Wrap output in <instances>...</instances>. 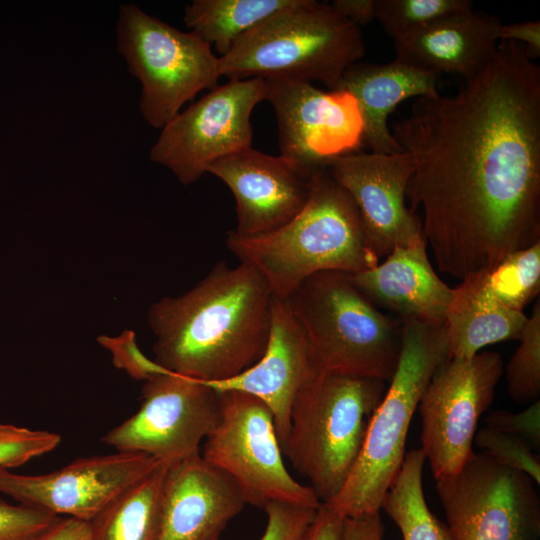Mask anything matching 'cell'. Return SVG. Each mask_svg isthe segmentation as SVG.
Instances as JSON below:
<instances>
[{"label":"cell","instance_id":"obj_16","mask_svg":"<svg viewBox=\"0 0 540 540\" xmlns=\"http://www.w3.org/2000/svg\"><path fill=\"white\" fill-rule=\"evenodd\" d=\"M326 169L355 203L379 259L424 238L420 217L407 206L413 162L406 153L354 152L335 158Z\"/></svg>","mask_w":540,"mask_h":540},{"label":"cell","instance_id":"obj_32","mask_svg":"<svg viewBox=\"0 0 540 540\" xmlns=\"http://www.w3.org/2000/svg\"><path fill=\"white\" fill-rule=\"evenodd\" d=\"M57 515L0 498V540H40L60 520Z\"/></svg>","mask_w":540,"mask_h":540},{"label":"cell","instance_id":"obj_12","mask_svg":"<svg viewBox=\"0 0 540 540\" xmlns=\"http://www.w3.org/2000/svg\"><path fill=\"white\" fill-rule=\"evenodd\" d=\"M265 98L262 78L215 86L162 128L150 160L184 185L196 182L214 161L252 147L251 114Z\"/></svg>","mask_w":540,"mask_h":540},{"label":"cell","instance_id":"obj_2","mask_svg":"<svg viewBox=\"0 0 540 540\" xmlns=\"http://www.w3.org/2000/svg\"><path fill=\"white\" fill-rule=\"evenodd\" d=\"M273 294L261 273L241 263H217L196 286L149 309L155 362L201 381L233 377L267 345Z\"/></svg>","mask_w":540,"mask_h":540},{"label":"cell","instance_id":"obj_4","mask_svg":"<svg viewBox=\"0 0 540 540\" xmlns=\"http://www.w3.org/2000/svg\"><path fill=\"white\" fill-rule=\"evenodd\" d=\"M287 300L305 332L318 374L390 382L401 353V320L380 311L349 274L311 275Z\"/></svg>","mask_w":540,"mask_h":540},{"label":"cell","instance_id":"obj_17","mask_svg":"<svg viewBox=\"0 0 540 540\" xmlns=\"http://www.w3.org/2000/svg\"><path fill=\"white\" fill-rule=\"evenodd\" d=\"M223 181L236 203L240 236L274 231L291 221L307 202L313 173L292 160L252 147L214 161L207 169Z\"/></svg>","mask_w":540,"mask_h":540},{"label":"cell","instance_id":"obj_33","mask_svg":"<svg viewBox=\"0 0 540 540\" xmlns=\"http://www.w3.org/2000/svg\"><path fill=\"white\" fill-rule=\"evenodd\" d=\"M98 342L111 351L115 367L125 370L134 379L147 381L168 372L142 353L133 331H125L118 337L100 336Z\"/></svg>","mask_w":540,"mask_h":540},{"label":"cell","instance_id":"obj_15","mask_svg":"<svg viewBox=\"0 0 540 540\" xmlns=\"http://www.w3.org/2000/svg\"><path fill=\"white\" fill-rule=\"evenodd\" d=\"M163 462L141 452L118 451L79 458L43 475L6 471L0 474V492L20 504L89 522Z\"/></svg>","mask_w":540,"mask_h":540},{"label":"cell","instance_id":"obj_7","mask_svg":"<svg viewBox=\"0 0 540 540\" xmlns=\"http://www.w3.org/2000/svg\"><path fill=\"white\" fill-rule=\"evenodd\" d=\"M386 389L382 380L317 374L298 392L283 454L321 503L345 485Z\"/></svg>","mask_w":540,"mask_h":540},{"label":"cell","instance_id":"obj_20","mask_svg":"<svg viewBox=\"0 0 540 540\" xmlns=\"http://www.w3.org/2000/svg\"><path fill=\"white\" fill-rule=\"evenodd\" d=\"M349 276L376 307L391 310L401 318L445 322L453 288L433 268L424 238L410 246L394 248L382 263Z\"/></svg>","mask_w":540,"mask_h":540},{"label":"cell","instance_id":"obj_18","mask_svg":"<svg viewBox=\"0 0 540 540\" xmlns=\"http://www.w3.org/2000/svg\"><path fill=\"white\" fill-rule=\"evenodd\" d=\"M317 374L307 337L287 298L273 296L268 341L260 359L233 377L203 382L217 392L238 391L262 401L273 415L283 451L293 402Z\"/></svg>","mask_w":540,"mask_h":540},{"label":"cell","instance_id":"obj_36","mask_svg":"<svg viewBox=\"0 0 540 540\" xmlns=\"http://www.w3.org/2000/svg\"><path fill=\"white\" fill-rule=\"evenodd\" d=\"M344 517L325 503L299 540H340Z\"/></svg>","mask_w":540,"mask_h":540},{"label":"cell","instance_id":"obj_21","mask_svg":"<svg viewBox=\"0 0 540 540\" xmlns=\"http://www.w3.org/2000/svg\"><path fill=\"white\" fill-rule=\"evenodd\" d=\"M501 24L472 9L451 14L396 42V58L437 76L449 73L467 81L495 55Z\"/></svg>","mask_w":540,"mask_h":540},{"label":"cell","instance_id":"obj_13","mask_svg":"<svg viewBox=\"0 0 540 540\" xmlns=\"http://www.w3.org/2000/svg\"><path fill=\"white\" fill-rule=\"evenodd\" d=\"M219 416L216 390L168 371L145 381L138 411L101 440L120 452H141L171 463L199 454Z\"/></svg>","mask_w":540,"mask_h":540},{"label":"cell","instance_id":"obj_40","mask_svg":"<svg viewBox=\"0 0 540 540\" xmlns=\"http://www.w3.org/2000/svg\"><path fill=\"white\" fill-rule=\"evenodd\" d=\"M89 538L90 523L68 517L61 518L40 540H89Z\"/></svg>","mask_w":540,"mask_h":540},{"label":"cell","instance_id":"obj_27","mask_svg":"<svg viewBox=\"0 0 540 540\" xmlns=\"http://www.w3.org/2000/svg\"><path fill=\"white\" fill-rule=\"evenodd\" d=\"M486 282L503 304L523 311L540 292V241L504 258L486 273Z\"/></svg>","mask_w":540,"mask_h":540},{"label":"cell","instance_id":"obj_14","mask_svg":"<svg viewBox=\"0 0 540 540\" xmlns=\"http://www.w3.org/2000/svg\"><path fill=\"white\" fill-rule=\"evenodd\" d=\"M274 109L280 155L314 173L363 146V120L347 91H324L294 79H264Z\"/></svg>","mask_w":540,"mask_h":540},{"label":"cell","instance_id":"obj_39","mask_svg":"<svg viewBox=\"0 0 540 540\" xmlns=\"http://www.w3.org/2000/svg\"><path fill=\"white\" fill-rule=\"evenodd\" d=\"M331 6L342 17L360 27L375 20L377 0H334Z\"/></svg>","mask_w":540,"mask_h":540},{"label":"cell","instance_id":"obj_37","mask_svg":"<svg viewBox=\"0 0 540 540\" xmlns=\"http://www.w3.org/2000/svg\"><path fill=\"white\" fill-rule=\"evenodd\" d=\"M499 39L521 44L527 56L534 60L540 56V21L501 24Z\"/></svg>","mask_w":540,"mask_h":540},{"label":"cell","instance_id":"obj_28","mask_svg":"<svg viewBox=\"0 0 540 540\" xmlns=\"http://www.w3.org/2000/svg\"><path fill=\"white\" fill-rule=\"evenodd\" d=\"M472 7L469 0H377L375 20L396 43L438 19Z\"/></svg>","mask_w":540,"mask_h":540},{"label":"cell","instance_id":"obj_3","mask_svg":"<svg viewBox=\"0 0 540 540\" xmlns=\"http://www.w3.org/2000/svg\"><path fill=\"white\" fill-rule=\"evenodd\" d=\"M226 246L241 263L256 268L279 298H288L316 273L356 274L380 260L355 203L326 168L312 174L307 202L291 221L256 236L230 230Z\"/></svg>","mask_w":540,"mask_h":540},{"label":"cell","instance_id":"obj_9","mask_svg":"<svg viewBox=\"0 0 540 540\" xmlns=\"http://www.w3.org/2000/svg\"><path fill=\"white\" fill-rule=\"evenodd\" d=\"M218 393L220 416L205 438L202 458L237 483L246 504L264 508L284 502L318 509L313 489L297 482L285 466L269 408L242 392Z\"/></svg>","mask_w":540,"mask_h":540},{"label":"cell","instance_id":"obj_1","mask_svg":"<svg viewBox=\"0 0 540 540\" xmlns=\"http://www.w3.org/2000/svg\"><path fill=\"white\" fill-rule=\"evenodd\" d=\"M390 130L440 272L462 281L540 241V67L521 44L500 41L455 94L416 98Z\"/></svg>","mask_w":540,"mask_h":540},{"label":"cell","instance_id":"obj_31","mask_svg":"<svg viewBox=\"0 0 540 540\" xmlns=\"http://www.w3.org/2000/svg\"><path fill=\"white\" fill-rule=\"evenodd\" d=\"M475 444L499 463L527 474L538 486L540 462L532 447L522 438L489 427L477 431Z\"/></svg>","mask_w":540,"mask_h":540},{"label":"cell","instance_id":"obj_22","mask_svg":"<svg viewBox=\"0 0 540 540\" xmlns=\"http://www.w3.org/2000/svg\"><path fill=\"white\" fill-rule=\"evenodd\" d=\"M437 77L398 58L386 64L358 61L347 68L336 89L356 99L363 144L370 152L393 154L402 150L388 126L389 115L405 100L438 95Z\"/></svg>","mask_w":540,"mask_h":540},{"label":"cell","instance_id":"obj_25","mask_svg":"<svg viewBox=\"0 0 540 540\" xmlns=\"http://www.w3.org/2000/svg\"><path fill=\"white\" fill-rule=\"evenodd\" d=\"M295 0H194L184 23L212 49L226 55L247 32Z\"/></svg>","mask_w":540,"mask_h":540},{"label":"cell","instance_id":"obj_8","mask_svg":"<svg viewBox=\"0 0 540 540\" xmlns=\"http://www.w3.org/2000/svg\"><path fill=\"white\" fill-rule=\"evenodd\" d=\"M116 32L118 49L141 83L140 112L150 126L163 128L186 102L217 86L219 57L194 32L180 31L133 4L120 7Z\"/></svg>","mask_w":540,"mask_h":540},{"label":"cell","instance_id":"obj_6","mask_svg":"<svg viewBox=\"0 0 540 540\" xmlns=\"http://www.w3.org/2000/svg\"><path fill=\"white\" fill-rule=\"evenodd\" d=\"M364 54L360 27L338 14L331 4L295 0L219 57V71L229 80L317 81L334 90L347 68Z\"/></svg>","mask_w":540,"mask_h":540},{"label":"cell","instance_id":"obj_30","mask_svg":"<svg viewBox=\"0 0 540 540\" xmlns=\"http://www.w3.org/2000/svg\"><path fill=\"white\" fill-rule=\"evenodd\" d=\"M60 442L53 432L0 423V474L54 450Z\"/></svg>","mask_w":540,"mask_h":540},{"label":"cell","instance_id":"obj_11","mask_svg":"<svg viewBox=\"0 0 540 540\" xmlns=\"http://www.w3.org/2000/svg\"><path fill=\"white\" fill-rule=\"evenodd\" d=\"M504 371L497 352L445 359L435 370L418 404L421 450L435 480L456 474L472 456L481 415L492 404Z\"/></svg>","mask_w":540,"mask_h":540},{"label":"cell","instance_id":"obj_24","mask_svg":"<svg viewBox=\"0 0 540 540\" xmlns=\"http://www.w3.org/2000/svg\"><path fill=\"white\" fill-rule=\"evenodd\" d=\"M168 464L161 463L89 521V540H155L161 489Z\"/></svg>","mask_w":540,"mask_h":540},{"label":"cell","instance_id":"obj_34","mask_svg":"<svg viewBox=\"0 0 540 540\" xmlns=\"http://www.w3.org/2000/svg\"><path fill=\"white\" fill-rule=\"evenodd\" d=\"M263 509L267 525L260 540H299L317 511L284 502H271Z\"/></svg>","mask_w":540,"mask_h":540},{"label":"cell","instance_id":"obj_23","mask_svg":"<svg viewBox=\"0 0 540 540\" xmlns=\"http://www.w3.org/2000/svg\"><path fill=\"white\" fill-rule=\"evenodd\" d=\"M486 273L471 275L453 288L445 314L447 358H471L488 345L521 336L528 317L492 293Z\"/></svg>","mask_w":540,"mask_h":540},{"label":"cell","instance_id":"obj_19","mask_svg":"<svg viewBox=\"0 0 540 540\" xmlns=\"http://www.w3.org/2000/svg\"><path fill=\"white\" fill-rule=\"evenodd\" d=\"M246 501L237 483L200 454L168 464L155 540H219Z\"/></svg>","mask_w":540,"mask_h":540},{"label":"cell","instance_id":"obj_26","mask_svg":"<svg viewBox=\"0 0 540 540\" xmlns=\"http://www.w3.org/2000/svg\"><path fill=\"white\" fill-rule=\"evenodd\" d=\"M425 461L421 448L406 453L381 509L396 523L403 540H450L446 524L435 517L425 500L422 483Z\"/></svg>","mask_w":540,"mask_h":540},{"label":"cell","instance_id":"obj_38","mask_svg":"<svg viewBox=\"0 0 540 540\" xmlns=\"http://www.w3.org/2000/svg\"><path fill=\"white\" fill-rule=\"evenodd\" d=\"M384 531L380 512L344 517L340 540H383Z\"/></svg>","mask_w":540,"mask_h":540},{"label":"cell","instance_id":"obj_5","mask_svg":"<svg viewBox=\"0 0 540 540\" xmlns=\"http://www.w3.org/2000/svg\"><path fill=\"white\" fill-rule=\"evenodd\" d=\"M402 346L397 368L375 410L345 485L325 503L343 517L380 512L405 455L412 417L437 367L448 357L444 323L400 318Z\"/></svg>","mask_w":540,"mask_h":540},{"label":"cell","instance_id":"obj_10","mask_svg":"<svg viewBox=\"0 0 540 540\" xmlns=\"http://www.w3.org/2000/svg\"><path fill=\"white\" fill-rule=\"evenodd\" d=\"M450 540H539L540 498L525 473L488 452L436 480Z\"/></svg>","mask_w":540,"mask_h":540},{"label":"cell","instance_id":"obj_29","mask_svg":"<svg viewBox=\"0 0 540 540\" xmlns=\"http://www.w3.org/2000/svg\"><path fill=\"white\" fill-rule=\"evenodd\" d=\"M520 344L506 367L508 394L518 404H531L540 395V302L536 300L532 314L519 338Z\"/></svg>","mask_w":540,"mask_h":540},{"label":"cell","instance_id":"obj_35","mask_svg":"<svg viewBox=\"0 0 540 540\" xmlns=\"http://www.w3.org/2000/svg\"><path fill=\"white\" fill-rule=\"evenodd\" d=\"M486 427L524 439L533 450L540 447V401L521 412L493 411L485 417Z\"/></svg>","mask_w":540,"mask_h":540}]
</instances>
